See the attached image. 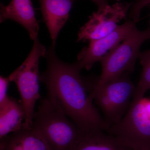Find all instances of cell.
Returning a JSON list of instances; mask_svg holds the SVG:
<instances>
[{"label":"cell","instance_id":"obj_1","mask_svg":"<svg viewBox=\"0 0 150 150\" xmlns=\"http://www.w3.org/2000/svg\"><path fill=\"white\" fill-rule=\"evenodd\" d=\"M51 44L46 51L47 65L40 76L47 96L54 100L73 122L85 133L96 129L107 131L109 126L97 110L82 79V68L76 62L69 64L57 56Z\"/></svg>","mask_w":150,"mask_h":150},{"label":"cell","instance_id":"obj_2","mask_svg":"<svg viewBox=\"0 0 150 150\" xmlns=\"http://www.w3.org/2000/svg\"><path fill=\"white\" fill-rule=\"evenodd\" d=\"M69 118L60 105L47 96L40 100L31 127L43 136L51 150H74L86 133Z\"/></svg>","mask_w":150,"mask_h":150},{"label":"cell","instance_id":"obj_3","mask_svg":"<svg viewBox=\"0 0 150 150\" xmlns=\"http://www.w3.org/2000/svg\"><path fill=\"white\" fill-rule=\"evenodd\" d=\"M31 51L20 66L8 77L11 82H14L17 87L24 106L25 118L23 127L31 128L36 101L40 99L39 71L40 58L45 57L46 48L40 43L38 38L34 40Z\"/></svg>","mask_w":150,"mask_h":150},{"label":"cell","instance_id":"obj_4","mask_svg":"<svg viewBox=\"0 0 150 150\" xmlns=\"http://www.w3.org/2000/svg\"><path fill=\"white\" fill-rule=\"evenodd\" d=\"M150 39V21L146 30H140L137 26L128 33L124 40L100 61L102 72L96 84L100 86L119 78L123 73L131 74L135 69L141 46Z\"/></svg>","mask_w":150,"mask_h":150},{"label":"cell","instance_id":"obj_5","mask_svg":"<svg viewBox=\"0 0 150 150\" xmlns=\"http://www.w3.org/2000/svg\"><path fill=\"white\" fill-rule=\"evenodd\" d=\"M143 99L132 100L126 114L106 131L132 150L150 148V120Z\"/></svg>","mask_w":150,"mask_h":150},{"label":"cell","instance_id":"obj_6","mask_svg":"<svg viewBox=\"0 0 150 150\" xmlns=\"http://www.w3.org/2000/svg\"><path fill=\"white\" fill-rule=\"evenodd\" d=\"M132 4V3L117 2L98 9L81 28L77 42L96 40L111 34L118 28L119 22L126 19Z\"/></svg>","mask_w":150,"mask_h":150},{"label":"cell","instance_id":"obj_7","mask_svg":"<svg viewBox=\"0 0 150 150\" xmlns=\"http://www.w3.org/2000/svg\"><path fill=\"white\" fill-rule=\"evenodd\" d=\"M136 23L129 20L118 28L111 34L100 39L90 41L78 54V64L82 69L90 70L94 64L100 62L105 55L122 42L129 32L136 26Z\"/></svg>","mask_w":150,"mask_h":150},{"label":"cell","instance_id":"obj_8","mask_svg":"<svg viewBox=\"0 0 150 150\" xmlns=\"http://www.w3.org/2000/svg\"><path fill=\"white\" fill-rule=\"evenodd\" d=\"M7 20L14 21L23 26L31 40L38 38L39 23L31 0H12L7 6L1 3L0 22Z\"/></svg>","mask_w":150,"mask_h":150},{"label":"cell","instance_id":"obj_9","mask_svg":"<svg viewBox=\"0 0 150 150\" xmlns=\"http://www.w3.org/2000/svg\"><path fill=\"white\" fill-rule=\"evenodd\" d=\"M130 73H123L118 79L108 82L100 87L107 94L115 110L117 123L123 117L125 111L128 109L130 100L134 96L136 87L131 81Z\"/></svg>","mask_w":150,"mask_h":150},{"label":"cell","instance_id":"obj_10","mask_svg":"<svg viewBox=\"0 0 150 150\" xmlns=\"http://www.w3.org/2000/svg\"><path fill=\"white\" fill-rule=\"evenodd\" d=\"M75 0H39L43 21L46 25L56 46L60 30L69 18L70 10Z\"/></svg>","mask_w":150,"mask_h":150},{"label":"cell","instance_id":"obj_11","mask_svg":"<svg viewBox=\"0 0 150 150\" xmlns=\"http://www.w3.org/2000/svg\"><path fill=\"white\" fill-rule=\"evenodd\" d=\"M0 150H51L42 135L32 127L20 130L1 139Z\"/></svg>","mask_w":150,"mask_h":150},{"label":"cell","instance_id":"obj_12","mask_svg":"<svg viewBox=\"0 0 150 150\" xmlns=\"http://www.w3.org/2000/svg\"><path fill=\"white\" fill-rule=\"evenodd\" d=\"M25 114L22 101L12 97L0 105V139L23 127Z\"/></svg>","mask_w":150,"mask_h":150},{"label":"cell","instance_id":"obj_13","mask_svg":"<svg viewBox=\"0 0 150 150\" xmlns=\"http://www.w3.org/2000/svg\"><path fill=\"white\" fill-rule=\"evenodd\" d=\"M101 129L86 133L74 150H132Z\"/></svg>","mask_w":150,"mask_h":150},{"label":"cell","instance_id":"obj_14","mask_svg":"<svg viewBox=\"0 0 150 150\" xmlns=\"http://www.w3.org/2000/svg\"><path fill=\"white\" fill-rule=\"evenodd\" d=\"M139 58L142 67L141 79L136 87L133 99L144 98L146 93L150 89V50L140 52Z\"/></svg>","mask_w":150,"mask_h":150},{"label":"cell","instance_id":"obj_15","mask_svg":"<svg viewBox=\"0 0 150 150\" xmlns=\"http://www.w3.org/2000/svg\"><path fill=\"white\" fill-rule=\"evenodd\" d=\"M149 4L150 0H136L132 2L129 14V19L137 23L140 20L142 10Z\"/></svg>","mask_w":150,"mask_h":150},{"label":"cell","instance_id":"obj_16","mask_svg":"<svg viewBox=\"0 0 150 150\" xmlns=\"http://www.w3.org/2000/svg\"><path fill=\"white\" fill-rule=\"evenodd\" d=\"M11 81L8 77L1 76L0 77V105L5 103L8 100L9 97L7 91Z\"/></svg>","mask_w":150,"mask_h":150},{"label":"cell","instance_id":"obj_17","mask_svg":"<svg viewBox=\"0 0 150 150\" xmlns=\"http://www.w3.org/2000/svg\"><path fill=\"white\" fill-rule=\"evenodd\" d=\"M143 101L147 115L150 120V99L144 98Z\"/></svg>","mask_w":150,"mask_h":150},{"label":"cell","instance_id":"obj_18","mask_svg":"<svg viewBox=\"0 0 150 150\" xmlns=\"http://www.w3.org/2000/svg\"><path fill=\"white\" fill-rule=\"evenodd\" d=\"M97 6L98 9L102 8L108 4L109 0H91Z\"/></svg>","mask_w":150,"mask_h":150},{"label":"cell","instance_id":"obj_19","mask_svg":"<svg viewBox=\"0 0 150 150\" xmlns=\"http://www.w3.org/2000/svg\"><path fill=\"white\" fill-rule=\"evenodd\" d=\"M136 150H150V149H143Z\"/></svg>","mask_w":150,"mask_h":150},{"label":"cell","instance_id":"obj_20","mask_svg":"<svg viewBox=\"0 0 150 150\" xmlns=\"http://www.w3.org/2000/svg\"><path fill=\"white\" fill-rule=\"evenodd\" d=\"M115 1H121V0H115Z\"/></svg>","mask_w":150,"mask_h":150}]
</instances>
